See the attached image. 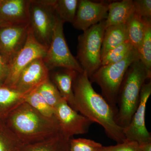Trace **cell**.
Segmentation results:
<instances>
[{
    "label": "cell",
    "instance_id": "cell-26",
    "mask_svg": "<svg viewBox=\"0 0 151 151\" xmlns=\"http://www.w3.org/2000/svg\"><path fill=\"white\" fill-rule=\"evenodd\" d=\"M19 145L0 121V151H18Z\"/></svg>",
    "mask_w": 151,
    "mask_h": 151
},
{
    "label": "cell",
    "instance_id": "cell-22",
    "mask_svg": "<svg viewBox=\"0 0 151 151\" xmlns=\"http://www.w3.org/2000/svg\"><path fill=\"white\" fill-rule=\"evenodd\" d=\"M24 102L45 117L50 119L56 118L54 109L46 103L37 89L25 94Z\"/></svg>",
    "mask_w": 151,
    "mask_h": 151
},
{
    "label": "cell",
    "instance_id": "cell-15",
    "mask_svg": "<svg viewBox=\"0 0 151 151\" xmlns=\"http://www.w3.org/2000/svg\"><path fill=\"white\" fill-rule=\"evenodd\" d=\"M60 68L53 71L52 74V82L68 105L76 111L73 86V81L78 72L70 69Z\"/></svg>",
    "mask_w": 151,
    "mask_h": 151
},
{
    "label": "cell",
    "instance_id": "cell-2",
    "mask_svg": "<svg viewBox=\"0 0 151 151\" xmlns=\"http://www.w3.org/2000/svg\"><path fill=\"white\" fill-rule=\"evenodd\" d=\"M2 122L20 146L42 142L61 132L56 118L45 117L25 102Z\"/></svg>",
    "mask_w": 151,
    "mask_h": 151
},
{
    "label": "cell",
    "instance_id": "cell-27",
    "mask_svg": "<svg viewBox=\"0 0 151 151\" xmlns=\"http://www.w3.org/2000/svg\"><path fill=\"white\" fill-rule=\"evenodd\" d=\"M103 145L90 139L72 138L70 140V151H98Z\"/></svg>",
    "mask_w": 151,
    "mask_h": 151
},
{
    "label": "cell",
    "instance_id": "cell-5",
    "mask_svg": "<svg viewBox=\"0 0 151 151\" xmlns=\"http://www.w3.org/2000/svg\"><path fill=\"white\" fill-rule=\"evenodd\" d=\"M105 20L92 26L78 37L77 59L89 78L101 66V51Z\"/></svg>",
    "mask_w": 151,
    "mask_h": 151
},
{
    "label": "cell",
    "instance_id": "cell-1",
    "mask_svg": "<svg viewBox=\"0 0 151 151\" xmlns=\"http://www.w3.org/2000/svg\"><path fill=\"white\" fill-rule=\"evenodd\" d=\"M76 110L104 129L108 137L120 144L126 140L124 129L116 124L113 109L92 87L86 73H78L73 82Z\"/></svg>",
    "mask_w": 151,
    "mask_h": 151
},
{
    "label": "cell",
    "instance_id": "cell-21",
    "mask_svg": "<svg viewBox=\"0 0 151 151\" xmlns=\"http://www.w3.org/2000/svg\"><path fill=\"white\" fill-rule=\"evenodd\" d=\"M78 0H55L53 7L57 15L63 23L74 21Z\"/></svg>",
    "mask_w": 151,
    "mask_h": 151
},
{
    "label": "cell",
    "instance_id": "cell-3",
    "mask_svg": "<svg viewBox=\"0 0 151 151\" xmlns=\"http://www.w3.org/2000/svg\"><path fill=\"white\" fill-rule=\"evenodd\" d=\"M151 77L139 59L133 62L127 70L118 93L115 115L116 124L123 129L130 124L139 103L142 87Z\"/></svg>",
    "mask_w": 151,
    "mask_h": 151
},
{
    "label": "cell",
    "instance_id": "cell-30",
    "mask_svg": "<svg viewBox=\"0 0 151 151\" xmlns=\"http://www.w3.org/2000/svg\"><path fill=\"white\" fill-rule=\"evenodd\" d=\"M9 72V66L0 54V86L4 83Z\"/></svg>",
    "mask_w": 151,
    "mask_h": 151
},
{
    "label": "cell",
    "instance_id": "cell-18",
    "mask_svg": "<svg viewBox=\"0 0 151 151\" xmlns=\"http://www.w3.org/2000/svg\"><path fill=\"white\" fill-rule=\"evenodd\" d=\"M127 41L129 40L126 24L111 26L106 28L101 47V58L108 52Z\"/></svg>",
    "mask_w": 151,
    "mask_h": 151
},
{
    "label": "cell",
    "instance_id": "cell-28",
    "mask_svg": "<svg viewBox=\"0 0 151 151\" xmlns=\"http://www.w3.org/2000/svg\"><path fill=\"white\" fill-rule=\"evenodd\" d=\"M99 151H142L139 145L135 141L127 140L116 145L104 147Z\"/></svg>",
    "mask_w": 151,
    "mask_h": 151
},
{
    "label": "cell",
    "instance_id": "cell-14",
    "mask_svg": "<svg viewBox=\"0 0 151 151\" xmlns=\"http://www.w3.org/2000/svg\"><path fill=\"white\" fill-rule=\"evenodd\" d=\"M31 0H0V20L9 25L29 24Z\"/></svg>",
    "mask_w": 151,
    "mask_h": 151
},
{
    "label": "cell",
    "instance_id": "cell-33",
    "mask_svg": "<svg viewBox=\"0 0 151 151\" xmlns=\"http://www.w3.org/2000/svg\"><path fill=\"white\" fill-rule=\"evenodd\" d=\"M99 150H98V151H99Z\"/></svg>",
    "mask_w": 151,
    "mask_h": 151
},
{
    "label": "cell",
    "instance_id": "cell-8",
    "mask_svg": "<svg viewBox=\"0 0 151 151\" xmlns=\"http://www.w3.org/2000/svg\"><path fill=\"white\" fill-rule=\"evenodd\" d=\"M47 50L36 40L29 28L24 46L9 63L8 74L3 85L13 89L22 70L33 60L43 58Z\"/></svg>",
    "mask_w": 151,
    "mask_h": 151
},
{
    "label": "cell",
    "instance_id": "cell-31",
    "mask_svg": "<svg viewBox=\"0 0 151 151\" xmlns=\"http://www.w3.org/2000/svg\"><path fill=\"white\" fill-rule=\"evenodd\" d=\"M139 145L142 151H151V142L143 143Z\"/></svg>",
    "mask_w": 151,
    "mask_h": 151
},
{
    "label": "cell",
    "instance_id": "cell-17",
    "mask_svg": "<svg viewBox=\"0 0 151 151\" xmlns=\"http://www.w3.org/2000/svg\"><path fill=\"white\" fill-rule=\"evenodd\" d=\"M70 139L60 132L42 142L20 146L18 151H70Z\"/></svg>",
    "mask_w": 151,
    "mask_h": 151
},
{
    "label": "cell",
    "instance_id": "cell-23",
    "mask_svg": "<svg viewBox=\"0 0 151 151\" xmlns=\"http://www.w3.org/2000/svg\"><path fill=\"white\" fill-rule=\"evenodd\" d=\"M137 51L140 60L151 75V20L146 19L145 35Z\"/></svg>",
    "mask_w": 151,
    "mask_h": 151
},
{
    "label": "cell",
    "instance_id": "cell-7",
    "mask_svg": "<svg viewBox=\"0 0 151 151\" xmlns=\"http://www.w3.org/2000/svg\"><path fill=\"white\" fill-rule=\"evenodd\" d=\"M63 24L56 14L53 36L43 58L44 62L50 71L55 68H63L82 73L84 72L83 69L70 52L66 42L63 32Z\"/></svg>",
    "mask_w": 151,
    "mask_h": 151
},
{
    "label": "cell",
    "instance_id": "cell-11",
    "mask_svg": "<svg viewBox=\"0 0 151 151\" xmlns=\"http://www.w3.org/2000/svg\"><path fill=\"white\" fill-rule=\"evenodd\" d=\"M29 29V24L0 27V54L8 65L24 46Z\"/></svg>",
    "mask_w": 151,
    "mask_h": 151
},
{
    "label": "cell",
    "instance_id": "cell-9",
    "mask_svg": "<svg viewBox=\"0 0 151 151\" xmlns=\"http://www.w3.org/2000/svg\"><path fill=\"white\" fill-rule=\"evenodd\" d=\"M151 94V81L144 84L140 95V100L129 125L124 129V134L127 140L135 141L139 145L151 142V135L146 127V105Z\"/></svg>",
    "mask_w": 151,
    "mask_h": 151
},
{
    "label": "cell",
    "instance_id": "cell-24",
    "mask_svg": "<svg viewBox=\"0 0 151 151\" xmlns=\"http://www.w3.org/2000/svg\"><path fill=\"white\" fill-rule=\"evenodd\" d=\"M37 89L46 103L54 110L63 100H64L50 78L39 86Z\"/></svg>",
    "mask_w": 151,
    "mask_h": 151
},
{
    "label": "cell",
    "instance_id": "cell-10",
    "mask_svg": "<svg viewBox=\"0 0 151 151\" xmlns=\"http://www.w3.org/2000/svg\"><path fill=\"white\" fill-rule=\"evenodd\" d=\"M54 112L60 131L70 138L86 134L94 123L70 107L65 100L55 107Z\"/></svg>",
    "mask_w": 151,
    "mask_h": 151
},
{
    "label": "cell",
    "instance_id": "cell-4",
    "mask_svg": "<svg viewBox=\"0 0 151 151\" xmlns=\"http://www.w3.org/2000/svg\"><path fill=\"white\" fill-rule=\"evenodd\" d=\"M139 59L137 50L134 49L123 60L116 63L102 65L89 78L92 83L99 85L102 96L113 109L116 115L117 98L120 86L131 64Z\"/></svg>",
    "mask_w": 151,
    "mask_h": 151
},
{
    "label": "cell",
    "instance_id": "cell-6",
    "mask_svg": "<svg viewBox=\"0 0 151 151\" xmlns=\"http://www.w3.org/2000/svg\"><path fill=\"white\" fill-rule=\"evenodd\" d=\"M55 0H31L29 27L36 40L48 49L53 36L56 14Z\"/></svg>",
    "mask_w": 151,
    "mask_h": 151
},
{
    "label": "cell",
    "instance_id": "cell-20",
    "mask_svg": "<svg viewBox=\"0 0 151 151\" xmlns=\"http://www.w3.org/2000/svg\"><path fill=\"white\" fill-rule=\"evenodd\" d=\"M128 40L134 48L137 50L144 38L146 28V19L135 12L126 24Z\"/></svg>",
    "mask_w": 151,
    "mask_h": 151
},
{
    "label": "cell",
    "instance_id": "cell-13",
    "mask_svg": "<svg viewBox=\"0 0 151 151\" xmlns=\"http://www.w3.org/2000/svg\"><path fill=\"white\" fill-rule=\"evenodd\" d=\"M50 78V71L43 58L33 60L19 75L13 89L26 94L37 89Z\"/></svg>",
    "mask_w": 151,
    "mask_h": 151
},
{
    "label": "cell",
    "instance_id": "cell-32",
    "mask_svg": "<svg viewBox=\"0 0 151 151\" xmlns=\"http://www.w3.org/2000/svg\"><path fill=\"white\" fill-rule=\"evenodd\" d=\"M9 25L6 24L5 23L1 21L0 20V27H4L7 26Z\"/></svg>",
    "mask_w": 151,
    "mask_h": 151
},
{
    "label": "cell",
    "instance_id": "cell-16",
    "mask_svg": "<svg viewBox=\"0 0 151 151\" xmlns=\"http://www.w3.org/2000/svg\"><path fill=\"white\" fill-rule=\"evenodd\" d=\"M135 12L132 0L110 2L108 5V16L105 20V29L111 26L126 24Z\"/></svg>",
    "mask_w": 151,
    "mask_h": 151
},
{
    "label": "cell",
    "instance_id": "cell-19",
    "mask_svg": "<svg viewBox=\"0 0 151 151\" xmlns=\"http://www.w3.org/2000/svg\"><path fill=\"white\" fill-rule=\"evenodd\" d=\"M24 96L15 89L0 86V121H3L11 111L24 102Z\"/></svg>",
    "mask_w": 151,
    "mask_h": 151
},
{
    "label": "cell",
    "instance_id": "cell-25",
    "mask_svg": "<svg viewBox=\"0 0 151 151\" xmlns=\"http://www.w3.org/2000/svg\"><path fill=\"white\" fill-rule=\"evenodd\" d=\"M134 49L129 41L108 52L101 58V66L116 63L123 60Z\"/></svg>",
    "mask_w": 151,
    "mask_h": 151
},
{
    "label": "cell",
    "instance_id": "cell-29",
    "mask_svg": "<svg viewBox=\"0 0 151 151\" xmlns=\"http://www.w3.org/2000/svg\"><path fill=\"white\" fill-rule=\"evenodd\" d=\"M135 12L145 19L151 20V0L134 1Z\"/></svg>",
    "mask_w": 151,
    "mask_h": 151
},
{
    "label": "cell",
    "instance_id": "cell-12",
    "mask_svg": "<svg viewBox=\"0 0 151 151\" xmlns=\"http://www.w3.org/2000/svg\"><path fill=\"white\" fill-rule=\"evenodd\" d=\"M108 5L106 2L79 0L76 14L72 23L73 27L84 32L105 20L108 16Z\"/></svg>",
    "mask_w": 151,
    "mask_h": 151
}]
</instances>
